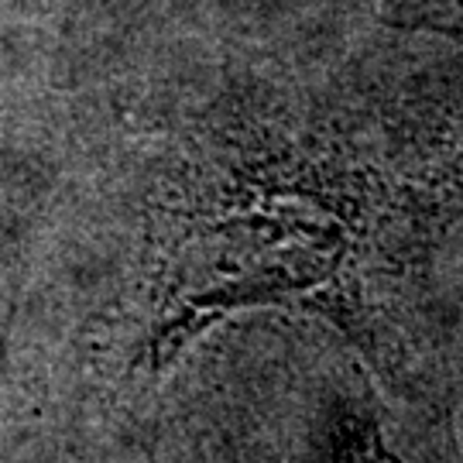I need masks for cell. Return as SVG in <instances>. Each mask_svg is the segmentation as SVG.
I'll return each mask as SVG.
<instances>
[{
    "mask_svg": "<svg viewBox=\"0 0 463 463\" xmlns=\"http://www.w3.org/2000/svg\"><path fill=\"white\" fill-rule=\"evenodd\" d=\"M367 4L402 28H419L463 42V0H367Z\"/></svg>",
    "mask_w": 463,
    "mask_h": 463,
    "instance_id": "obj_1",
    "label": "cell"
},
{
    "mask_svg": "<svg viewBox=\"0 0 463 463\" xmlns=\"http://www.w3.org/2000/svg\"><path fill=\"white\" fill-rule=\"evenodd\" d=\"M347 463H402L378 430H357L347 443Z\"/></svg>",
    "mask_w": 463,
    "mask_h": 463,
    "instance_id": "obj_2",
    "label": "cell"
}]
</instances>
